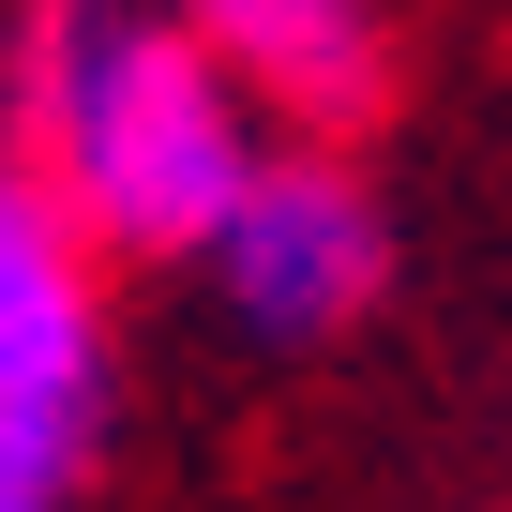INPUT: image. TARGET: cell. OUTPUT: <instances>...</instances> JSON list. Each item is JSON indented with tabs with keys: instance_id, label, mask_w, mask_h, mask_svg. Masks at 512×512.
<instances>
[{
	"instance_id": "6da1fadb",
	"label": "cell",
	"mask_w": 512,
	"mask_h": 512,
	"mask_svg": "<svg viewBox=\"0 0 512 512\" xmlns=\"http://www.w3.org/2000/svg\"><path fill=\"white\" fill-rule=\"evenodd\" d=\"M0 151L91 256H196L256 181L272 121L166 0H31L0 61Z\"/></svg>"
},
{
	"instance_id": "7a4b0ae2",
	"label": "cell",
	"mask_w": 512,
	"mask_h": 512,
	"mask_svg": "<svg viewBox=\"0 0 512 512\" xmlns=\"http://www.w3.org/2000/svg\"><path fill=\"white\" fill-rule=\"evenodd\" d=\"M196 272L226 302V332L256 347H332L392 302V196L332 151V136H272L256 181L226 196V226L196 241Z\"/></svg>"
},
{
	"instance_id": "3957f363",
	"label": "cell",
	"mask_w": 512,
	"mask_h": 512,
	"mask_svg": "<svg viewBox=\"0 0 512 512\" xmlns=\"http://www.w3.org/2000/svg\"><path fill=\"white\" fill-rule=\"evenodd\" d=\"M106 407V256L46 211V181L0 151V437L16 452H91Z\"/></svg>"
},
{
	"instance_id": "277c9868",
	"label": "cell",
	"mask_w": 512,
	"mask_h": 512,
	"mask_svg": "<svg viewBox=\"0 0 512 512\" xmlns=\"http://www.w3.org/2000/svg\"><path fill=\"white\" fill-rule=\"evenodd\" d=\"M166 16L256 91V121H362L392 91V46H377V0H166Z\"/></svg>"
},
{
	"instance_id": "5b68a950",
	"label": "cell",
	"mask_w": 512,
	"mask_h": 512,
	"mask_svg": "<svg viewBox=\"0 0 512 512\" xmlns=\"http://www.w3.org/2000/svg\"><path fill=\"white\" fill-rule=\"evenodd\" d=\"M61 497H76L61 452H16V437H0V512H61Z\"/></svg>"
}]
</instances>
